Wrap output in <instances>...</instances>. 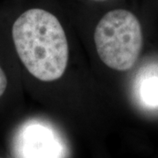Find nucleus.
Masks as SVG:
<instances>
[{"label":"nucleus","instance_id":"obj_1","mask_svg":"<svg viewBox=\"0 0 158 158\" xmlns=\"http://www.w3.org/2000/svg\"><path fill=\"white\" fill-rule=\"evenodd\" d=\"M12 40L24 66L43 82L59 79L65 72L69 45L65 32L55 15L43 9H29L12 26Z\"/></svg>","mask_w":158,"mask_h":158},{"label":"nucleus","instance_id":"obj_2","mask_svg":"<svg viewBox=\"0 0 158 158\" xmlns=\"http://www.w3.org/2000/svg\"><path fill=\"white\" fill-rule=\"evenodd\" d=\"M94 41L98 56L107 67L128 70L137 62L142 48L140 21L124 9L108 11L97 25Z\"/></svg>","mask_w":158,"mask_h":158},{"label":"nucleus","instance_id":"obj_3","mask_svg":"<svg viewBox=\"0 0 158 158\" xmlns=\"http://www.w3.org/2000/svg\"><path fill=\"white\" fill-rule=\"evenodd\" d=\"M14 150L17 158H63L65 152L56 131L39 122L26 124L19 129Z\"/></svg>","mask_w":158,"mask_h":158},{"label":"nucleus","instance_id":"obj_4","mask_svg":"<svg viewBox=\"0 0 158 158\" xmlns=\"http://www.w3.org/2000/svg\"><path fill=\"white\" fill-rule=\"evenodd\" d=\"M139 91L142 102L150 106H158V73L142 79Z\"/></svg>","mask_w":158,"mask_h":158},{"label":"nucleus","instance_id":"obj_5","mask_svg":"<svg viewBox=\"0 0 158 158\" xmlns=\"http://www.w3.org/2000/svg\"><path fill=\"white\" fill-rule=\"evenodd\" d=\"M7 87V77L4 70L0 67V98L5 93Z\"/></svg>","mask_w":158,"mask_h":158},{"label":"nucleus","instance_id":"obj_6","mask_svg":"<svg viewBox=\"0 0 158 158\" xmlns=\"http://www.w3.org/2000/svg\"><path fill=\"white\" fill-rule=\"evenodd\" d=\"M92 1H104V0H92Z\"/></svg>","mask_w":158,"mask_h":158},{"label":"nucleus","instance_id":"obj_7","mask_svg":"<svg viewBox=\"0 0 158 158\" xmlns=\"http://www.w3.org/2000/svg\"><path fill=\"white\" fill-rule=\"evenodd\" d=\"M0 158H1V157H0Z\"/></svg>","mask_w":158,"mask_h":158}]
</instances>
